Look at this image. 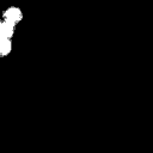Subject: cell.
Returning <instances> with one entry per match:
<instances>
[{"label":"cell","mask_w":153,"mask_h":153,"mask_svg":"<svg viewBox=\"0 0 153 153\" xmlns=\"http://www.w3.org/2000/svg\"><path fill=\"white\" fill-rule=\"evenodd\" d=\"M12 50H13L12 38L0 36V57H7L8 55H11Z\"/></svg>","instance_id":"obj_2"},{"label":"cell","mask_w":153,"mask_h":153,"mask_svg":"<svg viewBox=\"0 0 153 153\" xmlns=\"http://www.w3.org/2000/svg\"><path fill=\"white\" fill-rule=\"evenodd\" d=\"M1 24H2V18L0 17V27H1Z\"/></svg>","instance_id":"obj_4"},{"label":"cell","mask_w":153,"mask_h":153,"mask_svg":"<svg viewBox=\"0 0 153 153\" xmlns=\"http://www.w3.org/2000/svg\"><path fill=\"white\" fill-rule=\"evenodd\" d=\"M1 18L14 25H18L24 19V12L19 6L11 5V6H7L5 10H2Z\"/></svg>","instance_id":"obj_1"},{"label":"cell","mask_w":153,"mask_h":153,"mask_svg":"<svg viewBox=\"0 0 153 153\" xmlns=\"http://www.w3.org/2000/svg\"><path fill=\"white\" fill-rule=\"evenodd\" d=\"M16 29H17V25L2 19V24L0 27V36L7 37V38H13L14 33H16Z\"/></svg>","instance_id":"obj_3"}]
</instances>
